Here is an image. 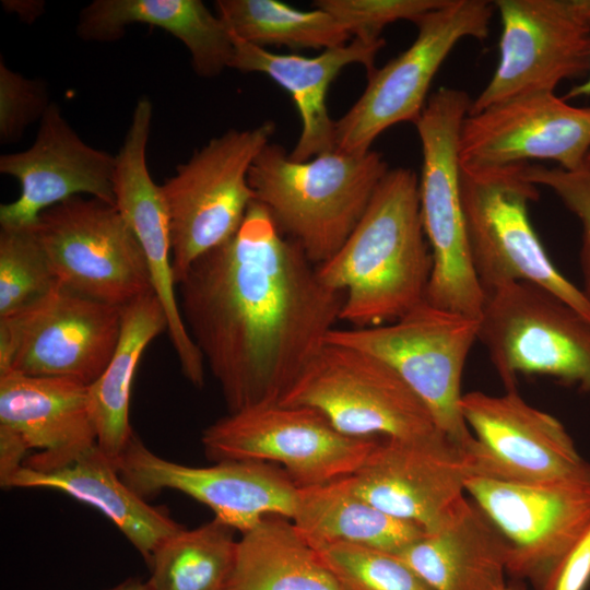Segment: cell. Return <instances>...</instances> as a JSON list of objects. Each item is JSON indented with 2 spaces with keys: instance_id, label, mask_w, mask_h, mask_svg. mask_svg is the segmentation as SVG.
I'll return each instance as SVG.
<instances>
[{
  "instance_id": "52a82bcc",
  "label": "cell",
  "mask_w": 590,
  "mask_h": 590,
  "mask_svg": "<svg viewBox=\"0 0 590 590\" xmlns=\"http://www.w3.org/2000/svg\"><path fill=\"white\" fill-rule=\"evenodd\" d=\"M275 125L229 129L193 153L161 190L169 217L176 285L203 255L231 239L255 201L248 182L252 162Z\"/></svg>"
},
{
  "instance_id": "4fadbf2b",
  "label": "cell",
  "mask_w": 590,
  "mask_h": 590,
  "mask_svg": "<svg viewBox=\"0 0 590 590\" xmlns=\"http://www.w3.org/2000/svg\"><path fill=\"white\" fill-rule=\"evenodd\" d=\"M33 227L61 286L119 307L153 292L142 248L116 205L76 196Z\"/></svg>"
},
{
  "instance_id": "3957f363",
  "label": "cell",
  "mask_w": 590,
  "mask_h": 590,
  "mask_svg": "<svg viewBox=\"0 0 590 590\" xmlns=\"http://www.w3.org/2000/svg\"><path fill=\"white\" fill-rule=\"evenodd\" d=\"M389 170L382 155L331 151L304 162L269 142L251 164L255 201L319 266L343 245Z\"/></svg>"
},
{
  "instance_id": "83f0119b",
  "label": "cell",
  "mask_w": 590,
  "mask_h": 590,
  "mask_svg": "<svg viewBox=\"0 0 590 590\" xmlns=\"http://www.w3.org/2000/svg\"><path fill=\"white\" fill-rule=\"evenodd\" d=\"M165 330L166 314L153 292L123 306L114 354L102 375L87 387L97 446L114 461L133 433L129 409L139 361L149 343Z\"/></svg>"
},
{
  "instance_id": "8d00e7d4",
  "label": "cell",
  "mask_w": 590,
  "mask_h": 590,
  "mask_svg": "<svg viewBox=\"0 0 590 590\" xmlns=\"http://www.w3.org/2000/svg\"><path fill=\"white\" fill-rule=\"evenodd\" d=\"M590 580V529L564 559L552 590H585Z\"/></svg>"
},
{
  "instance_id": "f546056e",
  "label": "cell",
  "mask_w": 590,
  "mask_h": 590,
  "mask_svg": "<svg viewBox=\"0 0 590 590\" xmlns=\"http://www.w3.org/2000/svg\"><path fill=\"white\" fill-rule=\"evenodd\" d=\"M232 527L213 518L194 529H180L153 552L151 590H225L237 540Z\"/></svg>"
},
{
  "instance_id": "30bf717a",
  "label": "cell",
  "mask_w": 590,
  "mask_h": 590,
  "mask_svg": "<svg viewBox=\"0 0 590 590\" xmlns=\"http://www.w3.org/2000/svg\"><path fill=\"white\" fill-rule=\"evenodd\" d=\"M279 402L316 409L355 438H411L438 429L426 405L387 363L327 340Z\"/></svg>"
},
{
  "instance_id": "d4e9b609",
  "label": "cell",
  "mask_w": 590,
  "mask_h": 590,
  "mask_svg": "<svg viewBox=\"0 0 590 590\" xmlns=\"http://www.w3.org/2000/svg\"><path fill=\"white\" fill-rule=\"evenodd\" d=\"M396 555L433 590H503L507 586V543L467 494L434 529Z\"/></svg>"
},
{
  "instance_id": "f35d334b",
  "label": "cell",
  "mask_w": 590,
  "mask_h": 590,
  "mask_svg": "<svg viewBox=\"0 0 590 590\" xmlns=\"http://www.w3.org/2000/svg\"><path fill=\"white\" fill-rule=\"evenodd\" d=\"M3 7L25 22L35 21L44 11L43 1H3Z\"/></svg>"
},
{
  "instance_id": "74e56055",
  "label": "cell",
  "mask_w": 590,
  "mask_h": 590,
  "mask_svg": "<svg viewBox=\"0 0 590 590\" xmlns=\"http://www.w3.org/2000/svg\"><path fill=\"white\" fill-rule=\"evenodd\" d=\"M28 450L19 434L0 425V485L24 464Z\"/></svg>"
},
{
  "instance_id": "60d3db41",
  "label": "cell",
  "mask_w": 590,
  "mask_h": 590,
  "mask_svg": "<svg viewBox=\"0 0 590 590\" xmlns=\"http://www.w3.org/2000/svg\"><path fill=\"white\" fill-rule=\"evenodd\" d=\"M106 590H151L148 581L131 577L121 583Z\"/></svg>"
},
{
  "instance_id": "8fae6325",
  "label": "cell",
  "mask_w": 590,
  "mask_h": 590,
  "mask_svg": "<svg viewBox=\"0 0 590 590\" xmlns=\"http://www.w3.org/2000/svg\"><path fill=\"white\" fill-rule=\"evenodd\" d=\"M377 440L342 434L316 409L280 402L228 413L205 427L201 436L208 459L278 464L297 486L354 474Z\"/></svg>"
},
{
  "instance_id": "7bdbcfd3",
  "label": "cell",
  "mask_w": 590,
  "mask_h": 590,
  "mask_svg": "<svg viewBox=\"0 0 590 590\" xmlns=\"http://www.w3.org/2000/svg\"><path fill=\"white\" fill-rule=\"evenodd\" d=\"M586 165L590 166V153H589V155L587 157Z\"/></svg>"
},
{
  "instance_id": "484cf974",
  "label": "cell",
  "mask_w": 590,
  "mask_h": 590,
  "mask_svg": "<svg viewBox=\"0 0 590 590\" xmlns=\"http://www.w3.org/2000/svg\"><path fill=\"white\" fill-rule=\"evenodd\" d=\"M131 24L160 27L179 39L200 76L231 68L232 34L200 0H94L81 11L76 33L83 40L108 43L120 39Z\"/></svg>"
},
{
  "instance_id": "ac0fdd59",
  "label": "cell",
  "mask_w": 590,
  "mask_h": 590,
  "mask_svg": "<svg viewBox=\"0 0 590 590\" xmlns=\"http://www.w3.org/2000/svg\"><path fill=\"white\" fill-rule=\"evenodd\" d=\"M590 153V106L569 104L555 92L517 95L468 115L459 139L462 170L557 162L566 170L586 165Z\"/></svg>"
},
{
  "instance_id": "1f68e13d",
  "label": "cell",
  "mask_w": 590,
  "mask_h": 590,
  "mask_svg": "<svg viewBox=\"0 0 590 590\" xmlns=\"http://www.w3.org/2000/svg\"><path fill=\"white\" fill-rule=\"evenodd\" d=\"M33 225L0 232V318L10 316L57 285Z\"/></svg>"
},
{
  "instance_id": "d6a6232c",
  "label": "cell",
  "mask_w": 590,
  "mask_h": 590,
  "mask_svg": "<svg viewBox=\"0 0 590 590\" xmlns=\"http://www.w3.org/2000/svg\"><path fill=\"white\" fill-rule=\"evenodd\" d=\"M340 590H433L396 554L334 543L317 550Z\"/></svg>"
},
{
  "instance_id": "9a60e30c",
  "label": "cell",
  "mask_w": 590,
  "mask_h": 590,
  "mask_svg": "<svg viewBox=\"0 0 590 590\" xmlns=\"http://www.w3.org/2000/svg\"><path fill=\"white\" fill-rule=\"evenodd\" d=\"M499 61L468 115L590 71V0H497Z\"/></svg>"
},
{
  "instance_id": "4dcf8cb0",
  "label": "cell",
  "mask_w": 590,
  "mask_h": 590,
  "mask_svg": "<svg viewBox=\"0 0 590 590\" xmlns=\"http://www.w3.org/2000/svg\"><path fill=\"white\" fill-rule=\"evenodd\" d=\"M216 14L236 37L263 47L334 48L352 36L329 12L298 10L279 0H217Z\"/></svg>"
},
{
  "instance_id": "9c48e42d",
  "label": "cell",
  "mask_w": 590,
  "mask_h": 590,
  "mask_svg": "<svg viewBox=\"0 0 590 590\" xmlns=\"http://www.w3.org/2000/svg\"><path fill=\"white\" fill-rule=\"evenodd\" d=\"M477 340L506 390L522 374L590 392V321L540 286L516 282L486 294Z\"/></svg>"
},
{
  "instance_id": "ab89813d",
  "label": "cell",
  "mask_w": 590,
  "mask_h": 590,
  "mask_svg": "<svg viewBox=\"0 0 590 590\" xmlns=\"http://www.w3.org/2000/svg\"><path fill=\"white\" fill-rule=\"evenodd\" d=\"M580 97H590V71L582 82L571 86L563 96V98L567 102Z\"/></svg>"
},
{
  "instance_id": "7a4b0ae2",
  "label": "cell",
  "mask_w": 590,
  "mask_h": 590,
  "mask_svg": "<svg viewBox=\"0 0 590 590\" xmlns=\"http://www.w3.org/2000/svg\"><path fill=\"white\" fill-rule=\"evenodd\" d=\"M432 268L418 178L398 167L387 172L355 228L317 272L326 286L344 294L340 320L368 328L425 302Z\"/></svg>"
},
{
  "instance_id": "7402d4cb",
  "label": "cell",
  "mask_w": 590,
  "mask_h": 590,
  "mask_svg": "<svg viewBox=\"0 0 590 590\" xmlns=\"http://www.w3.org/2000/svg\"><path fill=\"white\" fill-rule=\"evenodd\" d=\"M232 34V33H231ZM234 55L231 68L259 72L271 78L293 98L302 131L288 153L293 161L304 162L335 150V120L327 107L329 86L345 67L354 63L375 70V59L385 39L352 38L347 44L329 48L314 57L275 54L232 34Z\"/></svg>"
},
{
  "instance_id": "b9f144b4",
  "label": "cell",
  "mask_w": 590,
  "mask_h": 590,
  "mask_svg": "<svg viewBox=\"0 0 590 590\" xmlns=\"http://www.w3.org/2000/svg\"><path fill=\"white\" fill-rule=\"evenodd\" d=\"M503 590H521V589L515 586H506Z\"/></svg>"
},
{
  "instance_id": "2e32d148",
  "label": "cell",
  "mask_w": 590,
  "mask_h": 590,
  "mask_svg": "<svg viewBox=\"0 0 590 590\" xmlns=\"http://www.w3.org/2000/svg\"><path fill=\"white\" fill-rule=\"evenodd\" d=\"M115 465L142 498L163 489L181 492L241 534L268 516L292 519L296 509L297 484L272 463L225 460L209 467L185 465L157 456L133 432Z\"/></svg>"
},
{
  "instance_id": "7c38bea8",
  "label": "cell",
  "mask_w": 590,
  "mask_h": 590,
  "mask_svg": "<svg viewBox=\"0 0 590 590\" xmlns=\"http://www.w3.org/2000/svg\"><path fill=\"white\" fill-rule=\"evenodd\" d=\"M465 494L507 543V574L552 590L575 544L590 529V477L519 481L474 475Z\"/></svg>"
},
{
  "instance_id": "44dd1931",
  "label": "cell",
  "mask_w": 590,
  "mask_h": 590,
  "mask_svg": "<svg viewBox=\"0 0 590 590\" xmlns=\"http://www.w3.org/2000/svg\"><path fill=\"white\" fill-rule=\"evenodd\" d=\"M115 170L116 156L84 142L51 103L33 145L0 157V173L14 177L21 190L1 204L0 225L32 226L45 210L82 194L115 205Z\"/></svg>"
},
{
  "instance_id": "d6986e66",
  "label": "cell",
  "mask_w": 590,
  "mask_h": 590,
  "mask_svg": "<svg viewBox=\"0 0 590 590\" xmlns=\"http://www.w3.org/2000/svg\"><path fill=\"white\" fill-rule=\"evenodd\" d=\"M153 105L138 99L123 143L116 155L115 205L135 235L144 253L152 290L167 318V332L181 373L196 388L204 385V358L181 315L172 266L169 217L161 186L149 172L146 146Z\"/></svg>"
},
{
  "instance_id": "e0dca14e",
  "label": "cell",
  "mask_w": 590,
  "mask_h": 590,
  "mask_svg": "<svg viewBox=\"0 0 590 590\" xmlns=\"http://www.w3.org/2000/svg\"><path fill=\"white\" fill-rule=\"evenodd\" d=\"M482 475L480 459L439 429L411 438H378L352 475L357 494L398 519L434 529Z\"/></svg>"
},
{
  "instance_id": "5bb4252c",
  "label": "cell",
  "mask_w": 590,
  "mask_h": 590,
  "mask_svg": "<svg viewBox=\"0 0 590 590\" xmlns=\"http://www.w3.org/2000/svg\"><path fill=\"white\" fill-rule=\"evenodd\" d=\"M122 307L57 284L16 312L0 318V375L61 377L93 384L109 363Z\"/></svg>"
},
{
  "instance_id": "ffe728a7",
  "label": "cell",
  "mask_w": 590,
  "mask_h": 590,
  "mask_svg": "<svg viewBox=\"0 0 590 590\" xmlns=\"http://www.w3.org/2000/svg\"><path fill=\"white\" fill-rule=\"evenodd\" d=\"M462 416L480 446L482 475L519 481L590 477L563 424L524 401L517 389L463 393Z\"/></svg>"
},
{
  "instance_id": "836d02e7",
  "label": "cell",
  "mask_w": 590,
  "mask_h": 590,
  "mask_svg": "<svg viewBox=\"0 0 590 590\" xmlns=\"http://www.w3.org/2000/svg\"><path fill=\"white\" fill-rule=\"evenodd\" d=\"M445 0H317L320 8L333 15L352 38L381 39L384 28L397 21L415 22L440 7Z\"/></svg>"
},
{
  "instance_id": "d590c367",
  "label": "cell",
  "mask_w": 590,
  "mask_h": 590,
  "mask_svg": "<svg viewBox=\"0 0 590 590\" xmlns=\"http://www.w3.org/2000/svg\"><path fill=\"white\" fill-rule=\"evenodd\" d=\"M48 90L40 80H31L0 61V141H19L28 125L39 120L50 106Z\"/></svg>"
},
{
  "instance_id": "cb8c5ba5",
  "label": "cell",
  "mask_w": 590,
  "mask_h": 590,
  "mask_svg": "<svg viewBox=\"0 0 590 590\" xmlns=\"http://www.w3.org/2000/svg\"><path fill=\"white\" fill-rule=\"evenodd\" d=\"M87 387L61 377L0 375V425L39 450L24 465L56 464L97 444Z\"/></svg>"
},
{
  "instance_id": "5b68a950",
  "label": "cell",
  "mask_w": 590,
  "mask_h": 590,
  "mask_svg": "<svg viewBox=\"0 0 590 590\" xmlns=\"http://www.w3.org/2000/svg\"><path fill=\"white\" fill-rule=\"evenodd\" d=\"M538 186L521 164L461 169V199L473 269L485 293L523 282L554 294L590 321V302L552 262L529 219Z\"/></svg>"
},
{
  "instance_id": "277c9868",
  "label": "cell",
  "mask_w": 590,
  "mask_h": 590,
  "mask_svg": "<svg viewBox=\"0 0 590 590\" xmlns=\"http://www.w3.org/2000/svg\"><path fill=\"white\" fill-rule=\"evenodd\" d=\"M471 102L465 91L439 87L414 125L423 156L421 217L433 259L425 300L480 319L485 293L471 261L459 163L460 131Z\"/></svg>"
},
{
  "instance_id": "603a6c76",
  "label": "cell",
  "mask_w": 590,
  "mask_h": 590,
  "mask_svg": "<svg viewBox=\"0 0 590 590\" xmlns=\"http://www.w3.org/2000/svg\"><path fill=\"white\" fill-rule=\"evenodd\" d=\"M2 488H46L64 493L106 516L149 564L155 548L181 527L149 505L120 477L115 461L97 444L59 463L22 465Z\"/></svg>"
},
{
  "instance_id": "e575fe53",
  "label": "cell",
  "mask_w": 590,
  "mask_h": 590,
  "mask_svg": "<svg viewBox=\"0 0 590 590\" xmlns=\"http://www.w3.org/2000/svg\"><path fill=\"white\" fill-rule=\"evenodd\" d=\"M522 176L534 184L551 189L579 221L581 226L580 267L585 296L590 302V166L576 170L521 164Z\"/></svg>"
},
{
  "instance_id": "ba28073f",
  "label": "cell",
  "mask_w": 590,
  "mask_h": 590,
  "mask_svg": "<svg viewBox=\"0 0 590 590\" xmlns=\"http://www.w3.org/2000/svg\"><path fill=\"white\" fill-rule=\"evenodd\" d=\"M494 9V2L487 0H445L418 17L413 43L368 73L362 95L335 121V150L366 152L388 128L405 121L414 123L442 62L463 38L487 37Z\"/></svg>"
},
{
  "instance_id": "6da1fadb",
  "label": "cell",
  "mask_w": 590,
  "mask_h": 590,
  "mask_svg": "<svg viewBox=\"0 0 590 590\" xmlns=\"http://www.w3.org/2000/svg\"><path fill=\"white\" fill-rule=\"evenodd\" d=\"M314 266L253 201L237 233L177 284L182 318L228 413L279 402L340 321L344 294Z\"/></svg>"
},
{
  "instance_id": "8992f818",
  "label": "cell",
  "mask_w": 590,
  "mask_h": 590,
  "mask_svg": "<svg viewBox=\"0 0 590 590\" xmlns=\"http://www.w3.org/2000/svg\"><path fill=\"white\" fill-rule=\"evenodd\" d=\"M480 319L426 300L390 323L332 329L327 341L365 351L387 363L428 409L437 428L475 452L477 440L461 413L467 357Z\"/></svg>"
},
{
  "instance_id": "f1b7e54d",
  "label": "cell",
  "mask_w": 590,
  "mask_h": 590,
  "mask_svg": "<svg viewBox=\"0 0 590 590\" xmlns=\"http://www.w3.org/2000/svg\"><path fill=\"white\" fill-rule=\"evenodd\" d=\"M225 590H340L292 520L268 516L241 534Z\"/></svg>"
},
{
  "instance_id": "4316f807",
  "label": "cell",
  "mask_w": 590,
  "mask_h": 590,
  "mask_svg": "<svg viewBox=\"0 0 590 590\" xmlns=\"http://www.w3.org/2000/svg\"><path fill=\"white\" fill-rule=\"evenodd\" d=\"M291 520L316 551L334 543H351L396 554L425 533L421 527L392 517L361 497L350 475L298 486Z\"/></svg>"
}]
</instances>
